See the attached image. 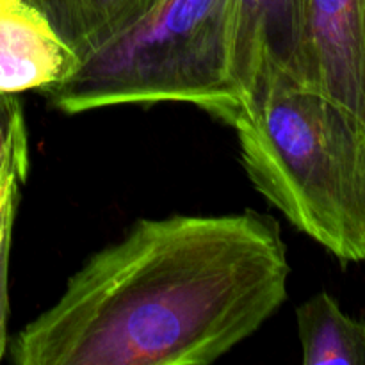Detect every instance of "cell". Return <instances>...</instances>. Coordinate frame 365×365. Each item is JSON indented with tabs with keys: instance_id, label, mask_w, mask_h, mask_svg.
Returning a JSON list of instances; mask_svg holds the SVG:
<instances>
[{
	"instance_id": "cell-2",
	"label": "cell",
	"mask_w": 365,
	"mask_h": 365,
	"mask_svg": "<svg viewBox=\"0 0 365 365\" xmlns=\"http://www.w3.org/2000/svg\"><path fill=\"white\" fill-rule=\"evenodd\" d=\"M253 187L342 262H365V125L319 93L271 77L230 125Z\"/></svg>"
},
{
	"instance_id": "cell-4",
	"label": "cell",
	"mask_w": 365,
	"mask_h": 365,
	"mask_svg": "<svg viewBox=\"0 0 365 365\" xmlns=\"http://www.w3.org/2000/svg\"><path fill=\"white\" fill-rule=\"evenodd\" d=\"M228 77L242 103L271 77L303 86L309 0H230Z\"/></svg>"
},
{
	"instance_id": "cell-3",
	"label": "cell",
	"mask_w": 365,
	"mask_h": 365,
	"mask_svg": "<svg viewBox=\"0 0 365 365\" xmlns=\"http://www.w3.org/2000/svg\"><path fill=\"white\" fill-rule=\"evenodd\" d=\"M230 0H157L46 91L57 110L191 103L232 125L241 98L228 77Z\"/></svg>"
},
{
	"instance_id": "cell-8",
	"label": "cell",
	"mask_w": 365,
	"mask_h": 365,
	"mask_svg": "<svg viewBox=\"0 0 365 365\" xmlns=\"http://www.w3.org/2000/svg\"><path fill=\"white\" fill-rule=\"evenodd\" d=\"M81 59L139 20L157 0H27Z\"/></svg>"
},
{
	"instance_id": "cell-9",
	"label": "cell",
	"mask_w": 365,
	"mask_h": 365,
	"mask_svg": "<svg viewBox=\"0 0 365 365\" xmlns=\"http://www.w3.org/2000/svg\"><path fill=\"white\" fill-rule=\"evenodd\" d=\"M29 145L24 110L16 95H0V195L11 182H24Z\"/></svg>"
},
{
	"instance_id": "cell-5",
	"label": "cell",
	"mask_w": 365,
	"mask_h": 365,
	"mask_svg": "<svg viewBox=\"0 0 365 365\" xmlns=\"http://www.w3.org/2000/svg\"><path fill=\"white\" fill-rule=\"evenodd\" d=\"M303 88L365 125V0H309Z\"/></svg>"
},
{
	"instance_id": "cell-1",
	"label": "cell",
	"mask_w": 365,
	"mask_h": 365,
	"mask_svg": "<svg viewBox=\"0 0 365 365\" xmlns=\"http://www.w3.org/2000/svg\"><path fill=\"white\" fill-rule=\"evenodd\" d=\"M278 221L245 210L139 220L11 342L18 365H207L287 298Z\"/></svg>"
},
{
	"instance_id": "cell-6",
	"label": "cell",
	"mask_w": 365,
	"mask_h": 365,
	"mask_svg": "<svg viewBox=\"0 0 365 365\" xmlns=\"http://www.w3.org/2000/svg\"><path fill=\"white\" fill-rule=\"evenodd\" d=\"M81 57L27 0H0V95L46 91L77 70Z\"/></svg>"
},
{
	"instance_id": "cell-10",
	"label": "cell",
	"mask_w": 365,
	"mask_h": 365,
	"mask_svg": "<svg viewBox=\"0 0 365 365\" xmlns=\"http://www.w3.org/2000/svg\"><path fill=\"white\" fill-rule=\"evenodd\" d=\"M20 182H11L0 207V362L7 351V316H9V255L11 235L16 216Z\"/></svg>"
},
{
	"instance_id": "cell-7",
	"label": "cell",
	"mask_w": 365,
	"mask_h": 365,
	"mask_svg": "<svg viewBox=\"0 0 365 365\" xmlns=\"http://www.w3.org/2000/svg\"><path fill=\"white\" fill-rule=\"evenodd\" d=\"M296 324L305 365H365V321L344 312L330 292L305 299Z\"/></svg>"
}]
</instances>
